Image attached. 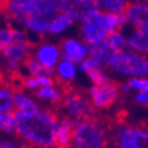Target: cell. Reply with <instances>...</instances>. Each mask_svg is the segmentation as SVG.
<instances>
[{
  "mask_svg": "<svg viewBox=\"0 0 148 148\" xmlns=\"http://www.w3.org/2000/svg\"><path fill=\"white\" fill-rule=\"evenodd\" d=\"M15 134L31 148L57 147L60 125L58 115L49 108H39L32 113L15 112Z\"/></svg>",
  "mask_w": 148,
  "mask_h": 148,
  "instance_id": "cell-1",
  "label": "cell"
},
{
  "mask_svg": "<svg viewBox=\"0 0 148 148\" xmlns=\"http://www.w3.org/2000/svg\"><path fill=\"white\" fill-rule=\"evenodd\" d=\"M78 66H79V72L86 74V73H87L88 71H90L92 68H94V67H97V66H100V65H99L93 58L88 57L87 59H85L84 61H81Z\"/></svg>",
  "mask_w": 148,
  "mask_h": 148,
  "instance_id": "cell-31",
  "label": "cell"
},
{
  "mask_svg": "<svg viewBox=\"0 0 148 148\" xmlns=\"http://www.w3.org/2000/svg\"><path fill=\"white\" fill-rule=\"evenodd\" d=\"M126 16L136 29L147 31L148 29V5L145 4H133L129 5L126 11Z\"/></svg>",
  "mask_w": 148,
  "mask_h": 148,
  "instance_id": "cell-12",
  "label": "cell"
},
{
  "mask_svg": "<svg viewBox=\"0 0 148 148\" xmlns=\"http://www.w3.org/2000/svg\"><path fill=\"white\" fill-rule=\"evenodd\" d=\"M107 42L112 46L115 51H118V52L125 51L126 47L128 46L126 38L119 31H114L112 33H109L108 36H107Z\"/></svg>",
  "mask_w": 148,
  "mask_h": 148,
  "instance_id": "cell-28",
  "label": "cell"
},
{
  "mask_svg": "<svg viewBox=\"0 0 148 148\" xmlns=\"http://www.w3.org/2000/svg\"><path fill=\"white\" fill-rule=\"evenodd\" d=\"M35 93V98L38 101L44 102V103H49V105H57L62 101L64 93L61 88L57 84H51L44 87H40Z\"/></svg>",
  "mask_w": 148,
  "mask_h": 148,
  "instance_id": "cell-15",
  "label": "cell"
},
{
  "mask_svg": "<svg viewBox=\"0 0 148 148\" xmlns=\"http://www.w3.org/2000/svg\"><path fill=\"white\" fill-rule=\"evenodd\" d=\"M61 106L65 114L72 119H90L95 118V107L90 103L88 97L78 93L68 92L62 98Z\"/></svg>",
  "mask_w": 148,
  "mask_h": 148,
  "instance_id": "cell-5",
  "label": "cell"
},
{
  "mask_svg": "<svg viewBox=\"0 0 148 148\" xmlns=\"http://www.w3.org/2000/svg\"><path fill=\"white\" fill-rule=\"evenodd\" d=\"M51 84H54V80H53V77H48V75H41V77L27 75L23 80L24 88L29 92H36L40 87H44Z\"/></svg>",
  "mask_w": 148,
  "mask_h": 148,
  "instance_id": "cell-23",
  "label": "cell"
},
{
  "mask_svg": "<svg viewBox=\"0 0 148 148\" xmlns=\"http://www.w3.org/2000/svg\"><path fill=\"white\" fill-rule=\"evenodd\" d=\"M15 90L13 87L0 82V112H13L15 109Z\"/></svg>",
  "mask_w": 148,
  "mask_h": 148,
  "instance_id": "cell-20",
  "label": "cell"
},
{
  "mask_svg": "<svg viewBox=\"0 0 148 148\" xmlns=\"http://www.w3.org/2000/svg\"><path fill=\"white\" fill-rule=\"evenodd\" d=\"M51 20L45 16H39V15H32V16H26L23 19H19V21L26 31L29 33H33L35 35H45L49 33V25Z\"/></svg>",
  "mask_w": 148,
  "mask_h": 148,
  "instance_id": "cell-14",
  "label": "cell"
},
{
  "mask_svg": "<svg viewBox=\"0 0 148 148\" xmlns=\"http://www.w3.org/2000/svg\"><path fill=\"white\" fill-rule=\"evenodd\" d=\"M121 94V84L110 80L109 82L95 86L93 85L88 88L87 97L97 109H106L113 106Z\"/></svg>",
  "mask_w": 148,
  "mask_h": 148,
  "instance_id": "cell-6",
  "label": "cell"
},
{
  "mask_svg": "<svg viewBox=\"0 0 148 148\" xmlns=\"http://www.w3.org/2000/svg\"><path fill=\"white\" fill-rule=\"evenodd\" d=\"M101 5L107 12L115 14H126V11L131 4L127 0H101Z\"/></svg>",
  "mask_w": 148,
  "mask_h": 148,
  "instance_id": "cell-26",
  "label": "cell"
},
{
  "mask_svg": "<svg viewBox=\"0 0 148 148\" xmlns=\"http://www.w3.org/2000/svg\"><path fill=\"white\" fill-rule=\"evenodd\" d=\"M108 69L119 75L142 77L148 74V59L133 52H116L107 65Z\"/></svg>",
  "mask_w": 148,
  "mask_h": 148,
  "instance_id": "cell-3",
  "label": "cell"
},
{
  "mask_svg": "<svg viewBox=\"0 0 148 148\" xmlns=\"http://www.w3.org/2000/svg\"><path fill=\"white\" fill-rule=\"evenodd\" d=\"M60 47L62 52V59L73 61L78 65L90 55V47L84 40H79L75 38L65 39L61 42Z\"/></svg>",
  "mask_w": 148,
  "mask_h": 148,
  "instance_id": "cell-10",
  "label": "cell"
},
{
  "mask_svg": "<svg viewBox=\"0 0 148 148\" xmlns=\"http://www.w3.org/2000/svg\"><path fill=\"white\" fill-rule=\"evenodd\" d=\"M108 132L105 125L95 118L84 119L73 132L72 145L65 148H107Z\"/></svg>",
  "mask_w": 148,
  "mask_h": 148,
  "instance_id": "cell-2",
  "label": "cell"
},
{
  "mask_svg": "<svg viewBox=\"0 0 148 148\" xmlns=\"http://www.w3.org/2000/svg\"><path fill=\"white\" fill-rule=\"evenodd\" d=\"M75 20V18L73 15H71L69 13L66 12H59L55 15L53 19L51 20V25H49V34L53 35H60L64 32H66Z\"/></svg>",
  "mask_w": 148,
  "mask_h": 148,
  "instance_id": "cell-18",
  "label": "cell"
},
{
  "mask_svg": "<svg viewBox=\"0 0 148 148\" xmlns=\"http://www.w3.org/2000/svg\"><path fill=\"white\" fill-rule=\"evenodd\" d=\"M31 46L29 41L26 42H13L10 45L3 55L5 61V68L10 73L18 72L21 67H24L25 62L29 58Z\"/></svg>",
  "mask_w": 148,
  "mask_h": 148,
  "instance_id": "cell-8",
  "label": "cell"
},
{
  "mask_svg": "<svg viewBox=\"0 0 148 148\" xmlns=\"http://www.w3.org/2000/svg\"><path fill=\"white\" fill-rule=\"evenodd\" d=\"M16 122L14 113L12 112H0V133L11 135L15 133Z\"/></svg>",
  "mask_w": 148,
  "mask_h": 148,
  "instance_id": "cell-25",
  "label": "cell"
},
{
  "mask_svg": "<svg viewBox=\"0 0 148 148\" xmlns=\"http://www.w3.org/2000/svg\"><path fill=\"white\" fill-rule=\"evenodd\" d=\"M60 12L69 13L75 20L82 21L89 14L100 11L99 0H57Z\"/></svg>",
  "mask_w": 148,
  "mask_h": 148,
  "instance_id": "cell-7",
  "label": "cell"
},
{
  "mask_svg": "<svg viewBox=\"0 0 148 148\" xmlns=\"http://www.w3.org/2000/svg\"><path fill=\"white\" fill-rule=\"evenodd\" d=\"M0 78H1V65H0Z\"/></svg>",
  "mask_w": 148,
  "mask_h": 148,
  "instance_id": "cell-34",
  "label": "cell"
},
{
  "mask_svg": "<svg viewBox=\"0 0 148 148\" xmlns=\"http://www.w3.org/2000/svg\"><path fill=\"white\" fill-rule=\"evenodd\" d=\"M0 148H31L21 140H16L11 136H5L0 139Z\"/></svg>",
  "mask_w": 148,
  "mask_h": 148,
  "instance_id": "cell-30",
  "label": "cell"
},
{
  "mask_svg": "<svg viewBox=\"0 0 148 148\" xmlns=\"http://www.w3.org/2000/svg\"><path fill=\"white\" fill-rule=\"evenodd\" d=\"M134 102L138 105L148 106V92H140L134 97Z\"/></svg>",
  "mask_w": 148,
  "mask_h": 148,
  "instance_id": "cell-32",
  "label": "cell"
},
{
  "mask_svg": "<svg viewBox=\"0 0 148 148\" xmlns=\"http://www.w3.org/2000/svg\"><path fill=\"white\" fill-rule=\"evenodd\" d=\"M128 47L136 52H147L148 53V32L136 29L127 39Z\"/></svg>",
  "mask_w": 148,
  "mask_h": 148,
  "instance_id": "cell-21",
  "label": "cell"
},
{
  "mask_svg": "<svg viewBox=\"0 0 148 148\" xmlns=\"http://www.w3.org/2000/svg\"><path fill=\"white\" fill-rule=\"evenodd\" d=\"M86 75L89 79V81L95 86H101L110 81L109 73L105 68V66H97L94 68H92L86 73Z\"/></svg>",
  "mask_w": 148,
  "mask_h": 148,
  "instance_id": "cell-24",
  "label": "cell"
},
{
  "mask_svg": "<svg viewBox=\"0 0 148 148\" xmlns=\"http://www.w3.org/2000/svg\"><path fill=\"white\" fill-rule=\"evenodd\" d=\"M14 103H15V112H21V113H32L41 108L40 103L38 102V99L23 90L15 92Z\"/></svg>",
  "mask_w": 148,
  "mask_h": 148,
  "instance_id": "cell-16",
  "label": "cell"
},
{
  "mask_svg": "<svg viewBox=\"0 0 148 148\" xmlns=\"http://www.w3.org/2000/svg\"><path fill=\"white\" fill-rule=\"evenodd\" d=\"M147 107H148V106H147Z\"/></svg>",
  "mask_w": 148,
  "mask_h": 148,
  "instance_id": "cell-35",
  "label": "cell"
},
{
  "mask_svg": "<svg viewBox=\"0 0 148 148\" xmlns=\"http://www.w3.org/2000/svg\"><path fill=\"white\" fill-rule=\"evenodd\" d=\"M41 65L49 69H54L55 66L62 59L61 47L54 42L45 41L36 46L33 51V55Z\"/></svg>",
  "mask_w": 148,
  "mask_h": 148,
  "instance_id": "cell-9",
  "label": "cell"
},
{
  "mask_svg": "<svg viewBox=\"0 0 148 148\" xmlns=\"http://www.w3.org/2000/svg\"><path fill=\"white\" fill-rule=\"evenodd\" d=\"M126 84L131 87V89H135L139 92H148V79H142V77L131 78L126 81Z\"/></svg>",
  "mask_w": 148,
  "mask_h": 148,
  "instance_id": "cell-29",
  "label": "cell"
},
{
  "mask_svg": "<svg viewBox=\"0 0 148 148\" xmlns=\"http://www.w3.org/2000/svg\"><path fill=\"white\" fill-rule=\"evenodd\" d=\"M110 148H121L118 143H114V145H112V147H110Z\"/></svg>",
  "mask_w": 148,
  "mask_h": 148,
  "instance_id": "cell-33",
  "label": "cell"
},
{
  "mask_svg": "<svg viewBox=\"0 0 148 148\" xmlns=\"http://www.w3.org/2000/svg\"><path fill=\"white\" fill-rule=\"evenodd\" d=\"M14 29L13 27H3L0 28V59L3 58L5 49L12 45L14 40Z\"/></svg>",
  "mask_w": 148,
  "mask_h": 148,
  "instance_id": "cell-27",
  "label": "cell"
},
{
  "mask_svg": "<svg viewBox=\"0 0 148 148\" xmlns=\"http://www.w3.org/2000/svg\"><path fill=\"white\" fill-rule=\"evenodd\" d=\"M73 132H74V123L71 118L66 116L60 120L58 134H57V147L65 148L73 142Z\"/></svg>",
  "mask_w": 148,
  "mask_h": 148,
  "instance_id": "cell-17",
  "label": "cell"
},
{
  "mask_svg": "<svg viewBox=\"0 0 148 148\" xmlns=\"http://www.w3.org/2000/svg\"><path fill=\"white\" fill-rule=\"evenodd\" d=\"M24 69L26 71L27 75H31V77H41V75L53 77L54 75V69H49L45 67L34 57H29L27 59V61L24 65Z\"/></svg>",
  "mask_w": 148,
  "mask_h": 148,
  "instance_id": "cell-22",
  "label": "cell"
},
{
  "mask_svg": "<svg viewBox=\"0 0 148 148\" xmlns=\"http://www.w3.org/2000/svg\"><path fill=\"white\" fill-rule=\"evenodd\" d=\"M80 35L81 39L89 47H98L107 40L108 33L103 31L100 26H98L93 20H90L89 18H85L81 21Z\"/></svg>",
  "mask_w": 148,
  "mask_h": 148,
  "instance_id": "cell-11",
  "label": "cell"
},
{
  "mask_svg": "<svg viewBox=\"0 0 148 148\" xmlns=\"http://www.w3.org/2000/svg\"><path fill=\"white\" fill-rule=\"evenodd\" d=\"M78 73H79L78 64L66 59H61L54 68V77L58 79L60 84L64 85H68L73 82L77 79Z\"/></svg>",
  "mask_w": 148,
  "mask_h": 148,
  "instance_id": "cell-13",
  "label": "cell"
},
{
  "mask_svg": "<svg viewBox=\"0 0 148 148\" xmlns=\"http://www.w3.org/2000/svg\"><path fill=\"white\" fill-rule=\"evenodd\" d=\"M115 143L121 148H148V121L135 125L116 122L113 128Z\"/></svg>",
  "mask_w": 148,
  "mask_h": 148,
  "instance_id": "cell-4",
  "label": "cell"
},
{
  "mask_svg": "<svg viewBox=\"0 0 148 148\" xmlns=\"http://www.w3.org/2000/svg\"><path fill=\"white\" fill-rule=\"evenodd\" d=\"M116 52L118 51H115L106 40L105 42H102L98 47H90V55L89 57L93 58L100 66H106L107 67L109 60L112 59V57Z\"/></svg>",
  "mask_w": 148,
  "mask_h": 148,
  "instance_id": "cell-19",
  "label": "cell"
}]
</instances>
